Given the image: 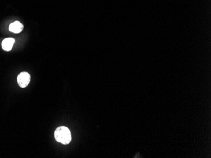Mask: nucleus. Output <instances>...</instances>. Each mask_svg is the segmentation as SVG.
I'll list each match as a JSON object with an SVG mask.
<instances>
[{
	"instance_id": "obj_1",
	"label": "nucleus",
	"mask_w": 211,
	"mask_h": 158,
	"mask_svg": "<svg viewBox=\"0 0 211 158\" xmlns=\"http://www.w3.org/2000/svg\"><path fill=\"white\" fill-rule=\"evenodd\" d=\"M55 139L63 144H68L71 142V132L68 128L61 126L57 128L54 132Z\"/></svg>"
},
{
	"instance_id": "obj_2",
	"label": "nucleus",
	"mask_w": 211,
	"mask_h": 158,
	"mask_svg": "<svg viewBox=\"0 0 211 158\" xmlns=\"http://www.w3.org/2000/svg\"><path fill=\"white\" fill-rule=\"evenodd\" d=\"M31 81V76L27 72H22L19 74L17 77V82L21 88H25L29 84Z\"/></svg>"
},
{
	"instance_id": "obj_3",
	"label": "nucleus",
	"mask_w": 211,
	"mask_h": 158,
	"mask_svg": "<svg viewBox=\"0 0 211 158\" xmlns=\"http://www.w3.org/2000/svg\"><path fill=\"white\" fill-rule=\"evenodd\" d=\"M15 43V39L13 38H6L2 42V46L4 51H9L12 50L13 45Z\"/></svg>"
},
{
	"instance_id": "obj_4",
	"label": "nucleus",
	"mask_w": 211,
	"mask_h": 158,
	"mask_svg": "<svg viewBox=\"0 0 211 158\" xmlns=\"http://www.w3.org/2000/svg\"><path fill=\"white\" fill-rule=\"evenodd\" d=\"M23 28L24 26L20 22L15 21V22L10 24V25L9 27V31H11L12 32L18 34L22 32Z\"/></svg>"
}]
</instances>
